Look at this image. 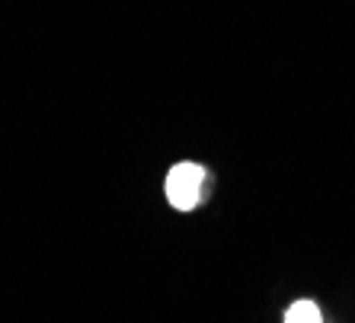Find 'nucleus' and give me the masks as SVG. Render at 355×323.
Instances as JSON below:
<instances>
[{"instance_id":"obj_1","label":"nucleus","mask_w":355,"mask_h":323,"mask_svg":"<svg viewBox=\"0 0 355 323\" xmlns=\"http://www.w3.org/2000/svg\"><path fill=\"white\" fill-rule=\"evenodd\" d=\"M205 182H208V173L202 164H192V160L173 164L170 173H166V199L180 211H192V208H198L202 195H205Z\"/></svg>"},{"instance_id":"obj_2","label":"nucleus","mask_w":355,"mask_h":323,"mask_svg":"<svg viewBox=\"0 0 355 323\" xmlns=\"http://www.w3.org/2000/svg\"><path fill=\"white\" fill-rule=\"evenodd\" d=\"M285 323H323V314L311 298H301L285 311Z\"/></svg>"}]
</instances>
